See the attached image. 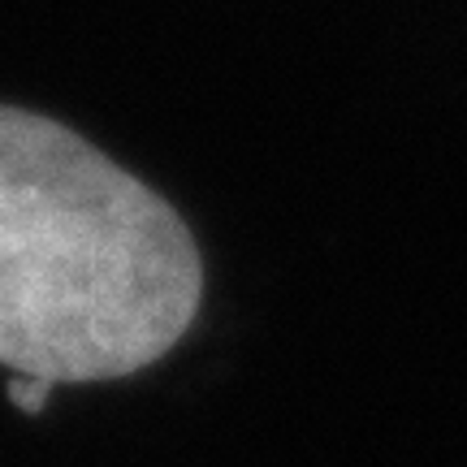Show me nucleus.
I'll list each match as a JSON object with an SVG mask.
<instances>
[{
  "label": "nucleus",
  "instance_id": "1",
  "mask_svg": "<svg viewBox=\"0 0 467 467\" xmlns=\"http://www.w3.org/2000/svg\"><path fill=\"white\" fill-rule=\"evenodd\" d=\"M200 303L173 203L69 126L0 104V364L48 385L134 377Z\"/></svg>",
  "mask_w": 467,
  "mask_h": 467
},
{
  "label": "nucleus",
  "instance_id": "2",
  "mask_svg": "<svg viewBox=\"0 0 467 467\" xmlns=\"http://www.w3.org/2000/svg\"><path fill=\"white\" fill-rule=\"evenodd\" d=\"M48 394H52V385L35 381V377H14V381H9V399H14V407L22 416H39V411L48 407Z\"/></svg>",
  "mask_w": 467,
  "mask_h": 467
}]
</instances>
